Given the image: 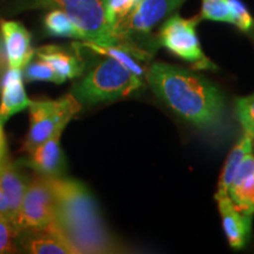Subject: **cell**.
<instances>
[{
    "label": "cell",
    "mask_w": 254,
    "mask_h": 254,
    "mask_svg": "<svg viewBox=\"0 0 254 254\" xmlns=\"http://www.w3.org/2000/svg\"><path fill=\"white\" fill-rule=\"evenodd\" d=\"M186 0H140L116 27V33L125 46L142 63L152 58L155 44L148 43L152 28L171 17Z\"/></svg>",
    "instance_id": "277c9868"
},
{
    "label": "cell",
    "mask_w": 254,
    "mask_h": 254,
    "mask_svg": "<svg viewBox=\"0 0 254 254\" xmlns=\"http://www.w3.org/2000/svg\"><path fill=\"white\" fill-rule=\"evenodd\" d=\"M23 78L27 82L32 81H46L55 82V84H62L57 73L51 66L43 59L32 58L27 65L23 68Z\"/></svg>",
    "instance_id": "ffe728a7"
},
{
    "label": "cell",
    "mask_w": 254,
    "mask_h": 254,
    "mask_svg": "<svg viewBox=\"0 0 254 254\" xmlns=\"http://www.w3.org/2000/svg\"><path fill=\"white\" fill-rule=\"evenodd\" d=\"M0 34L4 40L9 68L23 71L34 56L30 32L18 21L1 20Z\"/></svg>",
    "instance_id": "9c48e42d"
},
{
    "label": "cell",
    "mask_w": 254,
    "mask_h": 254,
    "mask_svg": "<svg viewBox=\"0 0 254 254\" xmlns=\"http://www.w3.org/2000/svg\"><path fill=\"white\" fill-rule=\"evenodd\" d=\"M254 151V140L246 133H244L243 136L239 138V140L234 147L232 148L228 155L226 163L224 165V168L221 171L220 179L218 183V190L215 193V198L219 196L228 195V187H230L232 180H233L234 176H236L238 168H239L241 161L244 158L251 152Z\"/></svg>",
    "instance_id": "e0dca14e"
},
{
    "label": "cell",
    "mask_w": 254,
    "mask_h": 254,
    "mask_svg": "<svg viewBox=\"0 0 254 254\" xmlns=\"http://www.w3.org/2000/svg\"><path fill=\"white\" fill-rule=\"evenodd\" d=\"M247 34H249L250 36V38L251 39H252L253 41H254V21H253V24H252V26H251V28L249 31H247Z\"/></svg>",
    "instance_id": "f1b7e54d"
},
{
    "label": "cell",
    "mask_w": 254,
    "mask_h": 254,
    "mask_svg": "<svg viewBox=\"0 0 254 254\" xmlns=\"http://www.w3.org/2000/svg\"><path fill=\"white\" fill-rule=\"evenodd\" d=\"M200 18L233 24V14L228 0H202Z\"/></svg>",
    "instance_id": "7402d4cb"
},
{
    "label": "cell",
    "mask_w": 254,
    "mask_h": 254,
    "mask_svg": "<svg viewBox=\"0 0 254 254\" xmlns=\"http://www.w3.org/2000/svg\"><path fill=\"white\" fill-rule=\"evenodd\" d=\"M27 185L26 178L19 172L17 166L6 157L0 163V190L8 200L12 213V225L14 224L19 213Z\"/></svg>",
    "instance_id": "2e32d148"
},
{
    "label": "cell",
    "mask_w": 254,
    "mask_h": 254,
    "mask_svg": "<svg viewBox=\"0 0 254 254\" xmlns=\"http://www.w3.org/2000/svg\"><path fill=\"white\" fill-rule=\"evenodd\" d=\"M55 0H34V5L38 7H47L50 8V6Z\"/></svg>",
    "instance_id": "83f0119b"
},
{
    "label": "cell",
    "mask_w": 254,
    "mask_h": 254,
    "mask_svg": "<svg viewBox=\"0 0 254 254\" xmlns=\"http://www.w3.org/2000/svg\"><path fill=\"white\" fill-rule=\"evenodd\" d=\"M139 1H140V0H139Z\"/></svg>",
    "instance_id": "f546056e"
},
{
    "label": "cell",
    "mask_w": 254,
    "mask_h": 254,
    "mask_svg": "<svg viewBox=\"0 0 254 254\" xmlns=\"http://www.w3.org/2000/svg\"><path fill=\"white\" fill-rule=\"evenodd\" d=\"M7 157V151H6V139L4 133L0 134V163Z\"/></svg>",
    "instance_id": "4316f807"
},
{
    "label": "cell",
    "mask_w": 254,
    "mask_h": 254,
    "mask_svg": "<svg viewBox=\"0 0 254 254\" xmlns=\"http://www.w3.org/2000/svg\"><path fill=\"white\" fill-rule=\"evenodd\" d=\"M9 68L7 56H6V50L4 45V40H2L1 34H0V75L5 73Z\"/></svg>",
    "instance_id": "484cf974"
},
{
    "label": "cell",
    "mask_w": 254,
    "mask_h": 254,
    "mask_svg": "<svg viewBox=\"0 0 254 254\" xmlns=\"http://www.w3.org/2000/svg\"><path fill=\"white\" fill-rule=\"evenodd\" d=\"M34 56L49 64L62 82L80 77L84 71V63L79 56L64 47L55 45L39 47L34 50Z\"/></svg>",
    "instance_id": "9a60e30c"
},
{
    "label": "cell",
    "mask_w": 254,
    "mask_h": 254,
    "mask_svg": "<svg viewBox=\"0 0 254 254\" xmlns=\"http://www.w3.org/2000/svg\"><path fill=\"white\" fill-rule=\"evenodd\" d=\"M28 104L30 99L25 92L23 71L8 68L0 75V122L5 123L28 107Z\"/></svg>",
    "instance_id": "7c38bea8"
},
{
    "label": "cell",
    "mask_w": 254,
    "mask_h": 254,
    "mask_svg": "<svg viewBox=\"0 0 254 254\" xmlns=\"http://www.w3.org/2000/svg\"><path fill=\"white\" fill-rule=\"evenodd\" d=\"M13 228L15 237L31 230H50L62 233L57 222L55 196L44 176L38 174L28 183Z\"/></svg>",
    "instance_id": "ba28073f"
},
{
    "label": "cell",
    "mask_w": 254,
    "mask_h": 254,
    "mask_svg": "<svg viewBox=\"0 0 254 254\" xmlns=\"http://www.w3.org/2000/svg\"><path fill=\"white\" fill-rule=\"evenodd\" d=\"M215 200L218 202L222 228L227 238L228 245L234 250L244 249L249 243L251 233H252L253 215L240 212L233 205L228 195L219 196V198H215Z\"/></svg>",
    "instance_id": "8fae6325"
},
{
    "label": "cell",
    "mask_w": 254,
    "mask_h": 254,
    "mask_svg": "<svg viewBox=\"0 0 254 254\" xmlns=\"http://www.w3.org/2000/svg\"><path fill=\"white\" fill-rule=\"evenodd\" d=\"M228 196L233 205L245 214H254V153L251 152L241 161L228 187Z\"/></svg>",
    "instance_id": "4fadbf2b"
},
{
    "label": "cell",
    "mask_w": 254,
    "mask_h": 254,
    "mask_svg": "<svg viewBox=\"0 0 254 254\" xmlns=\"http://www.w3.org/2000/svg\"><path fill=\"white\" fill-rule=\"evenodd\" d=\"M65 128H59L43 144L30 152L27 166L44 177H62L66 167L65 155L60 146V138Z\"/></svg>",
    "instance_id": "30bf717a"
},
{
    "label": "cell",
    "mask_w": 254,
    "mask_h": 254,
    "mask_svg": "<svg viewBox=\"0 0 254 254\" xmlns=\"http://www.w3.org/2000/svg\"><path fill=\"white\" fill-rule=\"evenodd\" d=\"M18 252L17 237L12 222L0 215V254Z\"/></svg>",
    "instance_id": "cb8c5ba5"
},
{
    "label": "cell",
    "mask_w": 254,
    "mask_h": 254,
    "mask_svg": "<svg viewBox=\"0 0 254 254\" xmlns=\"http://www.w3.org/2000/svg\"><path fill=\"white\" fill-rule=\"evenodd\" d=\"M138 2L139 0H107L106 17L114 31Z\"/></svg>",
    "instance_id": "603a6c76"
},
{
    "label": "cell",
    "mask_w": 254,
    "mask_h": 254,
    "mask_svg": "<svg viewBox=\"0 0 254 254\" xmlns=\"http://www.w3.org/2000/svg\"><path fill=\"white\" fill-rule=\"evenodd\" d=\"M106 4L107 0H55L50 8L63 9L81 32L84 41L129 51L107 20Z\"/></svg>",
    "instance_id": "5b68a950"
},
{
    "label": "cell",
    "mask_w": 254,
    "mask_h": 254,
    "mask_svg": "<svg viewBox=\"0 0 254 254\" xmlns=\"http://www.w3.org/2000/svg\"><path fill=\"white\" fill-rule=\"evenodd\" d=\"M56 200L57 222L77 253L118 252L97 202L84 184L63 177H45Z\"/></svg>",
    "instance_id": "7a4b0ae2"
},
{
    "label": "cell",
    "mask_w": 254,
    "mask_h": 254,
    "mask_svg": "<svg viewBox=\"0 0 254 254\" xmlns=\"http://www.w3.org/2000/svg\"><path fill=\"white\" fill-rule=\"evenodd\" d=\"M200 19V15L190 19L178 14L171 15L160 27L157 44L190 64L193 69L215 71L218 67L205 56L196 34V25Z\"/></svg>",
    "instance_id": "52a82bcc"
},
{
    "label": "cell",
    "mask_w": 254,
    "mask_h": 254,
    "mask_svg": "<svg viewBox=\"0 0 254 254\" xmlns=\"http://www.w3.org/2000/svg\"><path fill=\"white\" fill-rule=\"evenodd\" d=\"M30 129L23 151L30 153L59 128H65L81 110V103L72 93L58 100H30Z\"/></svg>",
    "instance_id": "8992f818"
},
{
    "label": "cell",
    "mask_w": 254,
    "mask_h": 254,
    "mask_svg": "<svg viewBox=\"0 0 254 254\" xmlns=\"http://www.w3.org/2000/svg\"><path fill=\"white\" fill-rule=\"evenodd\" d=\"M17 244L25 252L32 254L77 253L63 236L50 230L24 231L17 236Z\"/></svg>",
    "instance_id": "5bb4252c"
},
{
    "label": "cell",
    "mask_w": 254,
    "mask_h": 254,
    "mask_svg": "<svg viewBox=\"0 0 254 254\" xmlns=\"http://www.w3.org/2000/svg\"><path fill=\"white\" fill-rule=\"evenodd\" d=\"M142 86L140 77L116 59L106 57L72 87V94L81 104L95 105L122 99Z\"/></svg>",
    "instance_id": "3957f363"
},
{
    "label": "cell",
    "mask_w": 254,
    "mask_h": 254,
    "mask_svg": "<svg viewBox=\"0 0 254 254\" xmlns=\"http://www.w3.org/2000/svg\"><path fill=\"white\" fill-rule=\"evenodd\" d=\"M44 26L50 36L63 37V38H74L81 39L82 36L79 28L63 9L52 8L44 19Z\"/></svg>",
    "instance_id": "d6986e66"
},
{
    "label": "cell",
    "mask_w": 254,
    "mask_h": 254,
    "mask_svg": "<svg viewBox=\"0 0 254 254\" xmlns=\"http://www.w3.org/2000/svg\"><path fill=\"white\" fill-rule=\"evenodd\" d=\"M234 113L244 133L254 140V93L237 98L234 101Z\"/></svg>",
    "instance_id": "44dd1931"
},
{
    "label": "cell",
    "mask_w": 254,
    "mask_h": 254,
    "mask_svg": "<svg viewBox=\"0 0 254 254\" xmlns=\"http://www.w3.org/2000/svg\"><path fill=\"white\" fill-rule=\"evenodd\" d=\"M228 1H230L232 14H233V25H236L241 32L247 33L254 21L249 8L241 0H228Z\"/></svg>",
    "instance_id": "d4e9b609"
},
{
    "label": "cell",
    "mask_w": 254,
    "mask_h": 254,
    "mask_svg": "<svg viewBox=\"0 0 254 254\" xmlns=\"http://www.w3.org/2000/svg\"><path fill=\"white\" fill-rule=\"evenodd\" d=\"M146 80L159 99L211 145L221 147L237 135L225 94L213 82L165 63H154Z\"/></svg>",
    "instance_id": "6da1fadb"
},
{
    "label": "cell",
    "mask_w": 254,
    "mask_h": 254,
    "mask_svg": "<svg viewBox=\"0 0 254 254\" xmlns=\"http://www.w3.org/2000/svg\"><path fill=\"white\" fill-rule=\"evenodd\" d=\"M80 46L86 47V49L93 51V52L98 53V55L116 59L117 62H119L122 65L125 66L126 68H128L129 71L138 75V77L146 78V73H147L148 68H145L144 66L141 65V60H139L133 53L123 49V47L101 46L97 45V44L94 43H90V41H84V43L80 44Z\"/></svg>",
    "instance_id": "ac0fdd59"
}]
</instances>
